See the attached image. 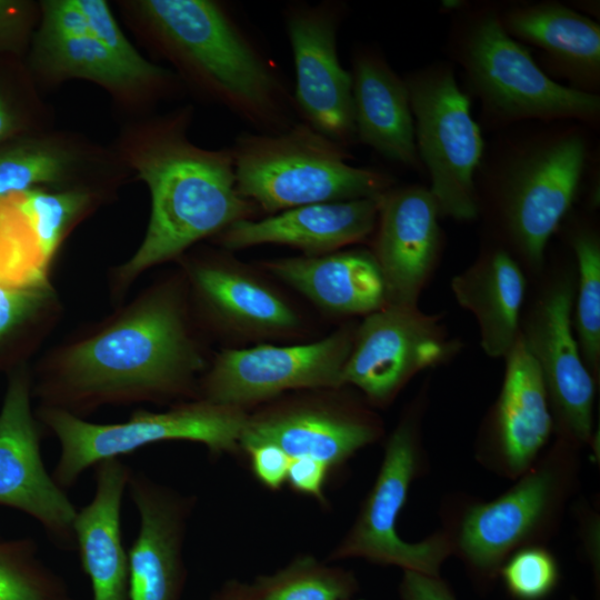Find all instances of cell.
I'll list each match as a JSON object with an SVG mask.
<instances>
[{
    "mask_svg": "<svg viewBox=\"0 0 600 600\" xmlns=\"http://www.w3.org/2000/svg\"><path fill=\"white\" fill-rule=\"evenodd\" d=\"M140 8L166 54L213 102L256 132L280 133L299 121L282 70L229 6L147 0Z\"/></svg>",
    "mask_w": 600,
    "mask_h": 600,
    "instance_id": "6da1fadb",
    "label": "cell"
},
{
    "mask_svg": "<svg viewBox=\"0 0 600 600\" xmlns=\"http://www.w3.org/2000/svg\"><path fill=\"white\" fill-rule=\"evenodd\" d=\"M190 109L160 121L133 159L151 193L149 227L137 253L122 268L132 277L173 258L190 244L231 224L253 219L258 207L237 188L230 148L208 150L186 137Z\"/></svg>",
    "mask_w": 600,
    "mask_h": 600,
    "instance_id": "7a4b0ae2",
    "label": "cell"
},
{
    "mask_svg": "<svg viewBox=\"0 0 600 600\" xmlns=\"http://www.w3.org/2000/svg\"><path fill=\"white\" fill-rule=\"evenodd\" d=\"M201 366L177 306L158 299L69 351L43 394L76 414L104 402L184 392Z\"/></svg>",
    "mask_w": 600,
    "mask_h": 600,
    "instance_id": "3957f363",
    "label": "cell"
},
{
    "mask_svg": "<svg viewBox=\"0 0 600 600\" xmlns=\"http://www.w3.org/2000/svg\"><path fill=\"white\" fill-rule=\"evenodd\" d=\"M546 124L496 146L476 172L508 240L533 268L542 264L548 241L576 198L589 156L579 122Z\"/></svg>",
    "mask_w": 600,
    "mask_h": 600,
    "instance_id": "277c9868",
    "label": "cell"
},
{
    "mask_svg": "<svg viewBox=\"0 0 600 600\" xmlns=\"http://www.w3.org/2000/svg\"><path fill=\"white\" fill-rule=\"evenodd\" d=\"M457 12L449 50L479 98L488 126L503 128L531 120L594 126L599 121V94L548 76L528 48L504 30L498 8L482 4Z\"/></svg>",
    "mask_w": 600,
    "mask_h": 600,
    "instance_id": "5b68a950",
    "label": "cell"
},
{
    "mask_svg": "<svg viewBox=\"0 0 600 600\" xmlns=\"http://www.w3.org/2000/svg\"><path fill=\"white\" fill-rule=\"evenodd\" d=\"M230 149L239 193L271 214L376 198L394 186L388 172L350 164L348 148L300 120L280 133L243 131Z\"/></svg>",
    "mask_w": 600,
    "mask_h": 600,
    "instance_id": "8992f818",
    "label": "cell"
},
{
    "mask_svg": "<svg viewBox=\"0 0 600 600\" xmlns=\"http://www.w3.org/2000/svg\"><path fill=\"white\" fill-rule=\"evenodd\" d=\"M579 448L558 439L506 493L463 508L449 534L453 553L481 584L516 550L540 544L560 522L579 472Z\"/></svg>",
    "mask_w": 600,
    "mask_h": 600,
    "instance_id": "52a82bcc",
    "label": "cell"
},
{
    "mask_svg": "<svg viewBox=\"0 0 600 600\" xmlns=\"http://www.w3.org/2000/svg\"><path fill=\"white\" fill-rule=\"evenodd\" d=\"M247 418L241 408L207 399L164 412L136 411L128 421L111 424L89 422L58 408L47 407L41 412L43 423L60 443L51 474L64 490L99 462L153 443L181 440L204 444L214 454L233 452L240 447Z\"/></svg>",
    "mask_w": 600,
    "mask_h": 600,
    "instance_id": "ba28073f",
    "label": "cell"
},
{
    "mask_svg": "<svg viewBox=\"0 0 600 600\" xmlns=\"http://www.w3.org/2000/svg\"><path fill=\"white\" fill-rule=\"evenodd\" d=\"M413 116L419 159L430 177L440 216L472 220L478 216L476 172L484 153L470 100L452 68L434 63L403 77Z\"/></svg>",
    "mask_w": 600,
    "mask_h": 600,
    "instance_id": "9c48e42d",
    "label": "cell"
},
{
    "mask_svg": "<svg viewBox=\"0 0 600 600\" xmlns=\"http://www.w3.org/2000/svg\"><path fill=\"white\" fill-rule=\"evenodd\" d=\"M422 461L418 426L408 417L389 437L376 481L333 558H362L439 576L443 561L453 553L449 534L439 531L426 540L407 542L397 530L400 512L413 479L422 469Z\"/></svg>",
    "mask_w": 600,
    "mask_h": 600,
    "instance_id": "30bf717a",
    "label": "cell"
},
{
    "mask_svg": "<svg viewBox=\"0 0 600 600\" xmlns=\"http://www.w3.org/2000/svg\"><path fill=\"white\" fill-rule=\"evenodd\" d=\"M346 14L347 4L338 0L297 1L283 10L299 120L349 149L357 142L352 82L338 54V33Z\"/></svg>",
    "mask_w": 600,
    "mask_h": 600,
    "instance_id": "8fae6325",
    "label": "cell"
},
{
    "mask_svg": "<svg viewBox=\"0 0 600 600\" xmlns=\"http://www.w3.org/2000/svg\"><path fill=\"white\" fill-rule=\"evenodd\" d=\"M354 330L304 344L226 350L207 378L206 399L243 409L291 389L339 388Z\"/></svg>",
    "mask_w": 600,
    "mask_h": 600,
    "instance_id": "7c38bea8",
    "label": "cell"
},
{
    "mask_svg": "<svg viewBox=\"0 0 600 600\" xmlns=\"http://www.w3.org/2000/svg\"><path fill=\"white\" fill-rule=\"evenodd\" d=\"M454 349L437 316L386 306L356 328L341 386L352 384L372 403L386 404L414 374L444 362Z\"/></svg>",
    "mask_w": 600,
    "mask_h": 600,
    "instance_id": "4fadbf2b",
    "label": "cell"
},
{
    "mask_svg": "<svg viewBox=\"0 0 600 600\" xmlns=\"http://www.w3.org/2000/svg\"><path fill=\"white\" fill-rule=\"evenodd\" d=\"M0 507L32 518L57 547L76 549L78 509L44 466L23 376L11 379L0 411Z\"/></svg>",
    "mask_w": 600,
    "mask_h": 600,
    "instance_id": "5bb4252c",
    "label": "cell"
},
{
    "mask_svg": "<svg viewBox=\"0 0 600 600\" xmlns=\"http://www.w3.org/2000/svg\"><path fill=\"white\" fill-rule=\"evenodd\" d=\"M572 302L571 283L554 284L520 336L541 372L558 439L580 448L592 438L594 378L572 331Z\"/></svg>",
    "mask_w": 600,
    "mask_h": 600,
    "instance_id": "9a60e30c",
    "label": "cell"
},
{
    "mask_svg": "<svg viewBox=\"0 0 600 600\" xmlns=\"http://www.w3.org/2000/svg\"><path fill=\"white\" fill-rule=\"evenodd\" d=\"M439 210L429 188L391 187L379 197L373 251L387 306L418 307L441 246Z\"/></svg>",
    "mask_w": 600,
    "mask_h": 600,
    "instance_id": "2e32d148",
    "label": "cell"
},
{
    "mask_svg": "<svg viewBox=\"0 0 600 600\" xmlns=\"http://www.w3.org/2000/svg\"><path fill=\"white\" fill-rule=\"evenodd\" d=\"M127 491L139 516L128 549L129 600H181L186 583L183 542L190 497L132 470Z\"/></svg>",
    "mask_w": 600,
    "mask_h": 600,
    "instance_id": "e0dca14e",
    "label": "cell"
},
{
    "mask_svg": "<svg viewBox=\"0 0 600 600\" xmlns=\"http://www.w3.org/2000/svg\"><path fill=\"white\" fill-rule=\"evenodd\" d=\"M504 358L501 391L480 454L488 467L518 479L539 458L553 417L541 372L521 336Z\"/></svg>",
    "mask_w": 600,
    "mask_h": 600,
    "instance_id": "ac0fdd59",
    "label": "cell"
},
{
    "mask_svg": "<svg viewBox=\"0 0 600 600\" xmlns=\"http://www.w3.org/2000/svg\"><path fill=\"white\" fill-rule=\"evenodd\" d=\"M379 434V423L362 410L297 403L248 416L240 447L271 443L290 459L310 458L332 469Z\"/></svg>",
    "mask_w": 600,
    "mask_h": 600,
    "instance_id": "d6986e66",
    "label": "cell"
},
{
    "mask_svg": "<svg viewBox=\"0 0 600 600\" xmlns=\"http://www.w3.org/2000/svg\"><path fill=\"white\" fill-rule=\"evenodd\" d=\"M380 197V196H379ZM379 197L291 208L238 221L219 233L228 249L273 243L320 256L366 240L376 229Z\"/></svg>",
    "mask_w": 600,
    "mask_h": 600,
    "instance_id": "ffe728a7",
    "label": "cell"
},
{
    "mask_svg": "<svg viewBox=\"0 0 600 600\" xmlns=\"http://www.w3.org/2000/svg\"><path fill=\"white\" fill-rule=\"evenodd\" d=\"M350 74L357 141L387 160L422 171L403 77L380 49L367 44L353 50Z\"/></svg>",
    "mask_w": 600,
    "mask_h": 600,
    "instance_id": "44dd1931",
    "label": "cell"
},
{
    "mask_svg": "<svg viewBox=\"0 0 600 600\" xmlns=\"http://www.w3.org/2000/svg\"><path fill=\"white\" fill-rule=\"evenodd\" d=\"M91 500L78 509L74 546L92 600H129V559L122 537V502L132 469L120 458L99 462Z\"/></svg>",
    "mask_w": 600,
    "mask_h": 600,
    "instance_id": "7402d4cb",
    "label": "cell"
},
{
    "mask_svg": "<svg viewBox=\"0 0 600 600\" xmlns=\"http://www.w3.org/2000/svg\"><path fill=\"white\" fill-rule=\"evenodd\" d=\"M499 17L513 39L541 50L548 72L566 79L573 89L598 94L599 23L556 1L510 4L499 10Z\"/></svg>",
    "mask_w": 600,
    "mask_h": 600,
    "instance_id": "603a6c76",
    "label": "cell"
},
{
    "mask_svg": "<svg viewBox=\"0 0 600 600\" xmlns=\"http://www.w3.org/2000/svg\"><path fill=\"white\" fill-rule=\"evenodd\" d=\"M264 266L314 304L332 313L367 316L387 306L380 268L368 250L283 258Z\"/></svg>",
    "mask_w": 600,
    "mask_h": 600,
    "instance_id": "cb8c5ba5",
    "label": "cell"
},
{
    "mask_svg": "<svg viewBox=\"0 0 600 600\" xmlns=\"http://www.w3.org/2000/svg\"><path fill=\"white\" fill-rule=\"evenodd\" d=\"M458 303L477 319L480 344L492 358L506 357L520 336V312L527 281L504 249L482 254L451 281Z\"/></svg>",
    "mask_w": 600,
    "mask_h": 600,
    "instance_id": "d4e9b609",
    "label": "cell"
},
{
    "mask_svg": "<svg viewBox=\"0 0 600 600\" xmlns=\"http://www.w3.org/2000/svg\"><path fill=\"white\" fill-rule=\"evenodd\" d=\"M194 280L216 312L236 330L271 334L290 331L299 324L290 304L238 263L199 267Z\"/></svg>",
    "mask_w": 600,
    "mask_h": 600,
    "instance_id": "484cf974",
    "label": "cell"
},
{
    "mask_svg": "<svg viewBox=\"0 0 600 600\" xmlns=\"http://www.w3.org/2000/svg\"><path fill=\"white\" fill-rule=\"evenodd\" d=\"M357 589L352 573L304 556L251 583L229 581L220 591L230 600H349Z\"/></svg>",
    "mask_w": 600,
    "mask_h": 600,
    "instance_id": "4316f807",
    "label": "cell"
},
{
    "mask_svg": "<svg viewBox=\"0 0 600 600\" xmlns=\"http://www.w3.org/2000/svg\"><path fill=\"white\" fill-rule=\"evenodd\" d=\"M0 600H74L31 537L0 539Z\"/></svg>",
    "mask_w": 600,
    "mask_h": 600,
    "instance_id": "83f0119b",
    "label": "cell"
},
{
    "mask_svg": "<svg viewBox=\"0 0 600 600\" xmlns=\"http://www.w3.org/2000/svg\"><path fill=\"white\" fill-rule=\"evenodd\" d=\"M579 281L576 303V339L593 378L600 363V244L591 231L577 232L572 239Z\"/></svg>",
    "mask_w": 600,
    "mask_h": 600,
    "instance_id": "f1b7e54d",
    "label": "cell"
},
{
    "mask_svg": "<svg viewBox=\"0 0 600 600\" xmlns=\"http://www.w3.org/2000/svg\"><path fill=\"white\" fill-rule=\"evenodd\" d=\"M37 239L12 198H0V286L47 287V270Z\"/></svg>",
    "mask_w": 600,
    "mask_h": 600,
    "instance_id": "f546056e",
    "label": "cell"
},
{
    "mask_svg": "<svg viewBox=\"0 0 600 600\" xmlns=\"http://www.w3.org/2000/svg\"><path fill=\"white\" fill-rule=\"evenodd\" d=\"M40 48L49 67L58 74L81 77L112 88H128L140 82L91 36L58 38L42 34Z\"/></svg>",
    "mask_w": 600,
    "mask_h": 600,
    "instance_id": "4dcf8cb0",
    "label": "cell"
},
{
    "mask_svg": "<svg viewBox=\"0 0 600 600\" xmlns=\"http://www.w3.org/2000/svg\"><path fill=\"white\" fill-rule=\"evenodd\" d=\"M10 197L26 217L41 253L49 263L67 226L87 202V194L78 191L53 193L30 189Z\"/></svg>",
    "mask_w": 600,
    "mask_h": 600,
    "instance_id": "1f68e13d",
    "label": "cell"
},
{
    "mask_svg": "<svg viewBox=\"0 0 600 600\" xmlns=\"http://www.w3.org/2000/svg\"><path fill=\"white\" fill-rule=\"evenodd\" d=\"M499 574L514 600H544L560 580L559 564L542 544L512 552L502 563Z\"/></svg>",
    "mask_w": 600,
    "mask_h": 600,
    "instance_id": "d6a6232c",
    "label": "cell"
},
{
    "mask_svg": "<svg viewBox=\"0 0 600 600\" xmlns=\"http://www.w3.org/2000/svg\"><path fill=\"white\" fill-rule=\"evenodd\" d=\"M87 18L91 36L102 43L142 84L166 86L172 74L147 61L118 27L107 3L101 0H76Z\"/></svg>",
    "mask_w": 600,
    "mask_h": 600,
    "instance_id": "836d02e7",
    "label": "cell"
},
{
    "mask_svg": "<svg viewBox=\"0 0 600 600\" xmlns=\"http://www.w3.org/2000/svg\"><path fill=\"white\" fill-rule=\"evenodd\" d=\"M66 160L57 151L38 146H20L0 153V198L21 193L38 183L59 180Z\"/></svg>",
    "mask_w": 600,
    "mask_h": 600,
    "instance_id": "e575fe53",
    "label": "cell"
},
{
    "mask_svg": "<svg viewBox=\"0 0 600 600\" xmlns=\"http://www.w3.org/2000/svg\"><path fill=\"white\" fill-rule=\"evenodd\" d=\"M43 12L42 34L58 38L91 36L87 18L76 0L47 1L43 4Z\"/></svg>",
    "mask_w": 600,
    "mask_h": 600,
    "instance_id": "d590c367",
    "label": "cell"
},
{
    "mask_svg": "<svg viewBox=\"0 0 600 600\" xmlns=\"http://www.w3.org/2000/svg\"><path fill=\"white\" fill-rule=\"evenodd\" d=\"M250 457L254 477L267 488L276 490L287 482L290 458L277 446L258 443L244 448Z\"/></svg>",
    "mask_w": 600,
    "mask_h": 600,
    "instance_id": "8d00e7d4",
    "label": "cell"
},
{
    "mask_svg": "<svg viewBox=\"0 0 600 600\" xmlns=\"http://www.w3.org/2000/svg\"><path fill=\"white\" fill-rule=\"evenodd\" d=\"M47 287L9 288L0 286V336L28 316L48 297Z\"/></svg>",
    "mask_w": 600,
    "mask_h": 600,
    "instance_id": "74e56055",
    "label": "cell"
},
{
    "mask_svg": "<svg viewBox=\"0 0 600 600\" xmlns=\"http://www.w3.org/2000/svg\"><path fill=\"white\" fill-rule=\"evenodd\" d=\"M329 471L326 463L310 458L290 459L287 482L302 494L322 499Z\"/></svg>",
    "mask_w": 600,
    "mask_h": 600,
    "instance_id": "f35d334b",
    "label": "cell"
},
{
    "mask_svg": "<svg viewBox=\"0 0 600 600\" xmlns=\"http://www.w3.org/2000/svg\"><path fill=\"white\" fill-rule=\"evenodd\" d=\"M401 600H457L440 576L404 570L400 587Z\"/></svg>",
    "mask_w": 600,
    "mask_h": 600,
    "instance_id": "ab89813d",
    "label": "cell"
},
{
    "mask_svg": "<svg viewBox=\"0 0 600 600\" xmlns=\"http://www.w3.org/2000/svg\"><path fill=\"white\" fill-rule=\"evenodd\" d=\"M12 128V117L0 98V140L3 139Z\"/></svg>",
    "mask_w": 600,
    "mask_h": 600,
    "instance_id": "60d3db41",
    "label": "cell"
},
{
    "mask_svg": "<svg viewBox=\"0 0 600 600\" xmlns=\"http://www.w3.org/2000/svg\"><path fill=\"white\" fill-rule=\"evenodd\" d=\"M442 7L449 11H460L464 8L463 1L446 0L442 1Z\"/></svg>",
    "mask_w": 600,
    "mask_h": 600,
    "instance_id": "b9f144b4",
    "label": "cell"
},
{
    "mask_svg": "<svg viewBox=\"0 0 600 600\" xmlns=\"http://www.w3.org/2000/svg\"><path fill=\"white\" fill-rule=\"evenodd\" d=\"M211 600H230V599L219 590L212 596Z\"/></svg>",
    "mask_w": 600,
    "mask_h": 600,
    "instance_id": "7bdbcfd3",
    "label": "cell"
},
{
    "mask_svg": "<svg viewBox=\"0 0 600 600\" xmlns=\"http://www.w3.org/2000/svg\"><path fill=\"white\" fill-rule=\"evenodd\" d=\"M2 9H3V2L0 1V13H1Z\"/></svg>",
    "mask_w": 600,
    "mask_h": 600,
    "instance_id": "ee69618b",
    "label": "cell"
},
{
    "mask_svg": "<svg viewBox=\"0 0 600 600\" xmlns=\"http://www.w3.org/2000/svg\"><path fill=\"white\" fill-rule=\"evenodd\" d=\"M350 600V599H349Z\"/></svg>",
    "mask_w": 600,
    "mask_h": 600,
    "instance_id": "f6af8a7d",
    "label": "cell"
}]
</instances>
